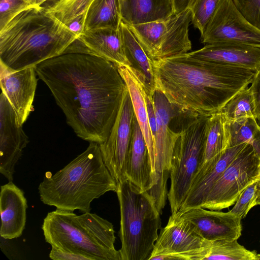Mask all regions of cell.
<instances>
[{
    "label": "cell",
    "instance_id": "16",
    "mask_svg": "<svg viewBox=\"0 0 260 260\" xmlns=\"http://www.w3.org/2000/svg\"><path fill=\"white\" fill-rule=\"evenodd\" d=\"M189 221L208 241L238 240L241 236V219L231 211L223 212L196 207L175 214Z\"/></svg>",
    "mask_w": 260,
    "mask_h": 260
},
{
    "label": "cell",
    "instance_id": "8",
    "mask_svg": "<svg viewBox=\"0 0 260 260\" xmlns=\"http://www.w3.org/2000/svg\"><path fill=\"white\" fill-rule=\"evenodd\" d=\"M191 21L192 12L188 8L163 20L127 25L153 61L186 53L191 50L189 26Z\"/></svg>",
    "mask_w": 260,
    "mask_h": 260
},
{
    "label": "cell",
    "instance_id": "41",
    "mask_svg": "<svg viewBox=\"0 0 260 260\" xmlns=\"http://www.w3.org/2000/svg\"><path fill=\"white\" fill-rule=\"evenodd\" d=\"M49 0H29L31 6L41 7L45 3Z\"/></svg>",
    "mask_w": 260,
    "mask_h": 260
},
{
    "label": "cell",
    "instance_id": "9",
    "mask_svg": "<svg viewBox=\"0 0 260 260\" xmlns=\"http://www.w3.org/2000/svg\"><path fill=\"white\" fill-rule=\"evenodd\" d=\"M157 120V130L154 139V185L148 192L162 211L168 198L167 181L170 175L171 161L179 132L170 128V123L178 113L164 94L156 89L152 95Z\"/></svg>",
    "mask_w": 260,
    "mask_h": 260
},
{
    "label": "cell",
    "instance_id": "25",
    "mask_svg": "<svg viewBox=\"0 0 260 260\" xmlns=\"http://www.w3.org/2000/svg\"><path fill=\"white\" fill-rule=\"evenodd\" d=\"M120 9L121 21L127 25L161 20L174 13L172 0H126Z\"/></svg>",
    "mask_w": 260,
    "mask_h": 260
},
{
    "label": "cell",
    "instance_id": "30",
    "mask_svg": "<svg viewBox=\"0 0 260 260\" xmlns=\"http://www.w3.org/2000/svg\"><path fill=\"white\" fill-rule=\"evenodd\" d=\"M93 0H49L41 7L66 25L85 13Z\"/></svg>",
    "mask_w": 260,
    "mask_h": 260
},
{
    "label": "cell",
    "instance_id": "31",
    "mask_svg": "<svg viewBox=\"0 0 260 260\" xmlns=\"http://www.w3.org/2000/svg\"><path fill=\"white\" fill-rule=\"evenodd\" d=\"M223 0H192L189 8L192 12L191 23L201 36L218 8Z\"/></svg>",
    "mask_w": 260,
    "mask_h": 260
},
{
    "label": "cell",
    "instance_id": "38",
    "mask_svg": "<svg viewBox=\"0 0 260 260\" xmlns=\"http://www.w3.org/2000/svg\"><path fill=\"white\" fill-rule=\"evenodd\" d=\"M9 239H6L1 236V250L9 259H17V254L9 243Z\"/></svg>",
    "mask_w": 260,
    "mask_h": 260
},
{
    "label": "cell",
    "instance_id": "39",
    "mask_svg": "<svg viewBox=\"0 0 260 260\" xmlns=\"http://www.w3.org/2000/svg\"><path fill=\"white\" fill-rule=\"evenodd\" d=\"M85 14V13L79 16L67 25L71 30L75 32L78 36L84 30Z\"/></svg>",
    "mask_w": 260,
    "mask_h": 260
},
{
    "label": "cell",
    "instance_id": "44",
    "mask_svg": "<svg viewBox=\"0 0 260 260\" xmlns=\"http://www.w3.org/2000/svg\"><path fill=\"white\" fill-rule=\"evenodd\" d=\"M125 1H126V0H119L120 4L121 3H122V2H124Z\"/></svg>",
    "mask_w": 260,
    "mask_h": 260
},
{
    "label": "cell",
    "instance_id": "11",
    "mask_svg": "<svg viewBox=\"0 0 260 260\" xmlns=\"http://www.w3.org/2000/svg\"><path fill=\"white\" fill-rule=\"evenodd\" d=\"M209 242L189 221L172 214L158 235L148 260H202Z\"/></svg>",
    "mask_w": 260,
    "mask_h": 260
},
{
    "label": "cell",
    "instance_id": "15",
    "mask_svg": "<svg viewBox=\"0 0 260 260\" xmlns=\"http://www.w3.org/2000/svg\"><path fill=\"white\" fill-rule=\"evenodd\" d=\"M71 52L96 56L113 62L117 67L130 66L125 54L119 28L83 31L64 52Z\"/></svg>",
    "mask_w": 260,
    "mask_h": 260
},
{
    "label": "cell",
    "instance_id": "28",
    "mask_svg": "<svg viewBox=\"0 0 260 260\" xmlns=\"http://www.w3.org/2000/svg\"><path fill=\"white\" fill-rule=\"evenodd\" d=\"M203 259L257 260V253L247 249L237 240L209 241Z\"/></svg>",
    "mask_w": 260,
    "mask_h": 260
},
{
    "label": "cell",
    "instance_id": "4",
    "mask_svg": "<svg viewBox=\"0 0 260 260\" xmlns=\"http://www.w3.org/2000/svg\"><path fill=\"white\" fill-rule=\"evenodd\" d=\"M117 184L103 159L100 144L90 142L86 149L52 175L46 173L38 187L41 201L57 209L90 212L91 203Z\"/></svg>",
    "mask_w": 260,
    "mask_h": 260
},
{
    "label": "cell",
    "instance_id": "24",
    "mask_svg": "<svg viewBox=\"0 0 260 260\" xmlns=\"http://www.w3.org/2000/svg\"><path fill=\"white\" fill-rule=\"evenodd\" d=\"M119 30L125 54L130 67L142 82L148 95L152 97L156 89L152 61L148 57L127 25L122 21Z\"/></svg>",
    "mask_w": 260,
    "mask_h": 260
},
{
    "label": "cell",
    "instance_id": "12",
    "mask_svg": "<svg viewBox=\"0 0 260 260\" xmlns=\"http://www.w3.org/2000/svg\"><path fill=\"white\" fill-rule=\"evenodd\" d=\"M134 116L133 103L126 87L110 135L104 143L100 144L104 163L117 184L126 179V164L131 145Z\"/></svg>",
    "mask_w": 260,
    "mask_h": 260
},
{
    "label": "cell",
    "instance_id": "37",
    "mask_svg": "<svg viewBox=\"0 0 260 260\" xmlns=\"http://www.w3.org/2000/svg\"><path fill=\"white\" fill-rule=\"evenodd\" d=\"M146 101L149 124L154 142V139L157 130V120L152 97L149 96L147 94Z\"/></svg>",
    "mask_w": 260,
    "mask_h": 260
},
{
    "label": "cell",
    "instance_id": "40",
    "mask_svg": "<svg viewBox=\"0 0 260 260\" xmlns=\"http://www.w3.org/2000/svg\"><path fill=\"white\" fill-rule=\"evenodd\" d=\"M174 7V13L182 12L189 7L192 0H172Z\"/></svg>",
    "mask_w": 260,
    "mask_h": 260
},
{
    "label": "cell",
    "instance_id": "42",
    "mask_svg": "<svg viewBox=\"0 0 260 260\" xmlns=\"http://www.w3.org/2000/svg\"><path fill=\"white\" fill-rule=\"evenodd\" d=\"M257 194L258 198L257 199V205H260V178L258 181Z\"/></svg>",
    "mask_w": 260,
    "mask_h": 260
},
{
    "label": "cell",
    "instance_id": "21",
    "mask_svg": "<svg viewBox=\"0 0 260 260\" xmlns=\"http://www.w3.org/2000/svg\"><path fill=\"white\" fill-rule=\"evenodd\" d=\"M229 147V135L226 119L220 113H214L210 116L208 120L203 161L191 185L216 165Z\"/></svg>",
    "mask_w": 260,
    "mask_h": 260
},
{
    "label": "cell",
    "instance_id": "10",
    "mask_svg": "<svg viewBox=\"0 0 260 260\" xmlns=\"http://www.w3.org/2000/svg\"><path fill=\"white\" fill-rule=\"evenodd\" d=\"M260 178V157L247 144L209 193L202 208L221 210L235 204L241 193Z\"/></svg>",
    "mask_w": 260,
    "mask_h": 260
},
{
    "label": "cell",
    "instance_id": "33",
    "mask_svg": "<svg viewBox=\"0 0 260 260\" xmlns=\"http://www.w3.org/2000/svg\"><path fill=\"white\" fill-rule=\"evenodd\" d=\"M31 6L29 0H0V30L18 14Z\"/></svg>",
    "mask_w": 260,
    "mask_h": 260
},
{
    "label": "cell",
    "instance_id": "19",
    "mask_svg": "<svg viewBox=\"0 0 260 260\" xmlns=\"http://www.w3.org/2000/svg\"><path fill=\"white\" fill-rule=\"evenodd\" d=\"M27 207L23 191L13 182L1 186L0 236L12 239L22 235L25 226Z\"/></svg>",
    "mask_w": 260,
    "mask_h": 260
},
{
    "label": "cell",
    "instance_id": "1",
    "mask_svg": "<svg viewBox=\"0 0 260 260\" xmlns=\"http://www.w3.org/2000/svg\"><path fill=\"white\" fill-rule=\"evenodd\" d=\"M35 69L76 135L104 143L127 87L117 67L96 56L71 52L44 61Z\"/></svg>",
    "mask_w": 260,
    "mask_h": 260
},
{
    "label": "cell",
    "instance_id": "2",
    "mask_svg": "<svg viewBox=\"0 0 260 260\" xmlns=\"http://www.w3.org/2000/svg\"><path fill=\"white\" fill-rule=\"evenodd\" d=\"M156 89L186 117L217 113L251 84L255 72L190 57L186 53L152 61Z\"/></svg>",
    "mask_w": 260,
    "mask_h": 260
},
{
    "label": "cell",
    "instance_id": "32",
    "mask_svg": "<svg viewBox=\"0 0 260 260\" xmlns=\"http://www.w3.org/2000/svg\"><path fill=\"white\" fill-rule=\"evenodd\" d=\"M258 180L253 182L241 193L234 206L230 211L241 219L246 217L251 208L257 205Z\"/></svg>",
    "mask_w": 260,
    "mask_h": 260
},
{
    "label": "cell",
    "instance_id": "20",
    "mask_svg": "<svg viewBox=\"0 0 260 260\" xmlns=\"http://www.w3.org/2000/svg\"><path fill=\"white\" fill-rule=\"evenodd\" d=\"M125 177L143 191H148L154 185L149 151L135 115L131 145L126 164Z\"/></svg>",
    "mask_w": 260,
    "mask_h": 260
},
{
    "label": "cell",
    "instance_id": "29",
    "mask_svg": "<svg viewBox=\"0 0 260 260\" xmlns=\"http://www.w3.org/2000/svg\"><path fill=\"white\" fill-rule=\"evenodd\" d=\"M228 121L255 117L254 102L250 86L236 93L218 112Z\"/></svg>",
    "mask_w": 260,
    "mask_h": 260
},
{
    "label": "cell",
    "instance_id": "22",
    "mask_svg": "<svg viewBox=\"0 0 260 260\" xmlns=\"http://www.w3.org/2000/svg\"><path fill=\"white\" fill-rule=\"evenodd\" d=\"M247 143L229 147L216 165L197 182L192 184L177 214L196 207H201L216 182Z\"/></svg>",
    "mask_w": 260,
    "mask_h": 260
},
{
    "label": "cell",
    "instance_id": "27",
    "mask_svg": "<svg viewBox=\"0 0 260 260\" xmlns=\"http://www.w3.org/2000/svg\"><path fill=\"white\" fill-rule=\"evenodd\" d=\"M226 121L229 135V147L244 143L249 144L260 157V124L255 117Z\"/></svg>",
    "mask_w": 260,
    "mask_h": 260
},
{
    "label": "cell",
    "instance_id": "14",
    "mask_svg": "<svg viewBox=\"0 0 260 260\" xmlns=\"http://www.w3.org/2000/svg\"><path fill=\"white\" fill-rule=\"evenodd\" d=\"M16 113L5 94L0 95V172L13 182L15 166L29 143Z\"/></svg>",
    "mask_w": 260,
    "mask_h": 260
},
{
    "label": "cell",
    "instance_id": "18",
    "mask_svg": "<svg viewBox=\"0 0 260 260\" xmlns=\"http://www.w3.org/2000/svg\"><path fill=\"white\" fill-rule=\"evenodd\" d=\"M188 55L196 59L234 66L256 72L260 68V48L234 43L206 44Z\"/></svg>",
    "mask_w": 260,
    "mask_h": 260
},
{
    "label": "cell",
    "instance_id": "35",
    "mask_svg": "<svg viewBox=\"0 0 260 260\" xmlns=\"http://www.w3.org/2000/svg\"><path fill=\"white\" fill-rule=\"evenodd\" d=\"M250 88L254 99L255 117L260 124V68L255 72Z\"/></svg>",
    "mask_w": 260,
    "mask_h": 260
},
{
    "label": "cell",
    "instance_id": "13",
    "mask_svg": "<svg viewBox=\"0 0 260 260\" xmlns=\"http://www.w3.org/2000/svg\"><path fill=\"white\" fill-rule=\"evenodd\" d=\"M202 43H234L260 48V30L242 15L232 0H223L201 36Z\"/></svg>",
    "mask_w": 260,
    "mask_h": 260
},
{
    "label": "cell",
    "instance_id": "23",
    "mask_svg": "<svg viewBox=\"0 0 260 260\" xmlns=\"http://www.w3.org/2000/svg\"><path fill=\"white\" fill-rule=\"evenodd\" d=\"M124 79L133 103L135 115L145 140L154 175V142L150 128L146 107L147 92L136 73L130 66L117 67Z\"/></svg>",
    "mask_w": 260,
    "mask_h": 260
},
{
    "label": "cell",
    "instance_id": "3",
    "mask_svg": "<svg viewBox=\"0 0 260 260\" xmlns=\"http://www.w3.org/2000/svg\"><path fill=\"white\" fill-rule=\"evenodd\" d=\"M78 35L42 7L31 6L0 30V66L9 71L35 67L60 55Z\"/></svg>",
    "mask_w": 260,
    "mask_h": 260
},
{
    "label": "cell",
    "instance_id": "6",
    "mask_svg": "<svg viewBox=\"0 0 260 260\" xmlns=\"http://www.w3.org/2000/svg\"><path fill=\"white\" fill-rule=\"evenodd\" d=\"M116 192L120 212L121 260H148L161 224L154 200L127 179L117 183Z\"/></svg>",
    "mask_w": 260,
    "mask_h": 260
},
{
    "label": "cell",
    "instance_id": "34",
    "mask_svg": "<svg viewBox=\"0 0 260 260\" xmlns=\"http://www.w3.org/2000/svg\"><path fill=\"white\" fill-rule=\"evenodd\" d=\"M242 15L260 30V0H232Z\"/></svg>",
    "mask_w": 260,
    "mask_h": 260
},
{
    "label": "cell",
    "instance_id": "7",
    "mask_svg": "<svg viewBox=\"0 0 260 260\" xmlns=\"http://www.w3.org/2000/svg\"><path fill=\"white\" fill-rule=\"evenodd\" d=\"M210 116L190 117L179 132L171 157V185L168 193L172 214L180 210L203 161Z\"/></svg>",
    "mask_w": 260,
    "mask_h": 260
},
{
    "label": "cell",
    "instance_id": "36",
    "mask_svg": "<svg viewBox=\"0 0 260 260\" xmlns=\"http://www.w3.org/2000/svg\"><path fill=\"white\" fill-rule=\"evenodd\" d=\"M51 247L49 256L53 260H90L89 257L81 254Z\"/></svg>",
    "mask_w": 260,
    "mask_h": 260
},
{
    "label": "cell",
    "instance_id": "5",
    "mask_svg": "<svg viewBox=\"0 0 260 260\" xmlns=\"http://www.w3.org/2000/svg\"><path fill=\"white\" fill-rule=\"evenodd\" d=\"M42 229L51 247L81 254L90 260H121L114 246L113 225L95 213L77 215L56 209L48 212Z\"/></svg>",
    "mask_w": 260,
    "mask_h": 260
},
{
    "label": "cell",
    "instance_id": "26",
    "mask_svg": "<svg viewBox=\"0 0 260 260\" xmlns=\"http://www.w3.org/2000/svg\"><path fill=\"white\" fill-rule=\"evenodd\" d=\"M121 22L119 0H93L85 14L84 30L118 29Z\"/></svg>",
    "mask_w": 260,
    "mask_h": 260
},
{
    "label": "cell",
    "instance_id": "17",
    "mask_svg": "<svg viewBox=\"0 0 260 260\" xmlns=\"http://www.w3.org/2000/svg\"><path fill=\"white\" fill-rule=\"evenodd\" d=\"M35 67L9 71L1 68V87L15 111L20 123L27 120L33 108L37 86Z\"/></svg>",
    "mask_w": 260,
    "mask_h": 260
},
{
    "label": "cell",
    "instance_id": "43",
    "mask_svg": "<svg viewBox=\"0 0 260 260\" xmlns=\"http://www.w3.org/2000/svg\"><path fill=\"white\" fill-rule=\"evenodd\" d=\"M257 260H260V254H257Z\"/></svg>",
    "mask_w": 260,
    "mask_h": 260
}]
</instances>
